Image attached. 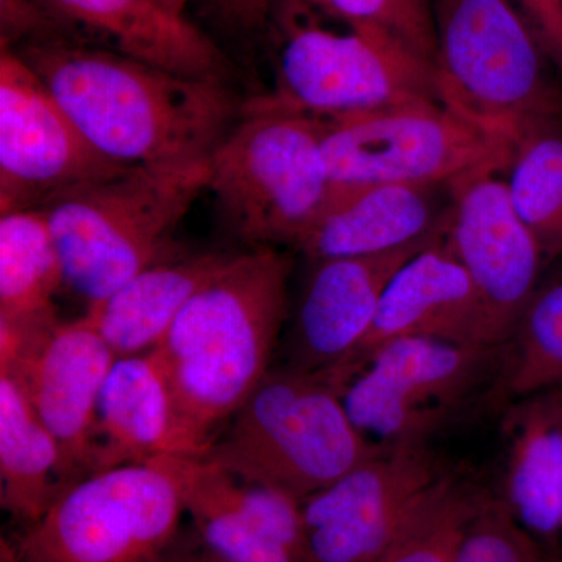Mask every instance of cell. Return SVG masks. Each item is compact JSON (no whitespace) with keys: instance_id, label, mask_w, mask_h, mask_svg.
<instances>
[{"instance_id":"6da1fadb","label":"cell","mask_w":562,"mask_h":562,"mask_svg":"<svg viewBox=\"0 0 562 562\" xmlns=\"http://www.w3.org/2000/svg\"><path fill=\"white\" fill-rule=\"evenodd\" d=\"M10 47L88 143L124 168L209 162L241 117L244 101L231 85L180 76L63 33Z\"/></svg>"},{"instance_id":"7a4b0ae2","label":"cell","mask_w":562,"mask_h":562,"mask_svg":"<svg viewBox=\"0 0 562 562\" xmlns=\"http://www.w3.org/2000/svg\"><path fill=\"white\" fill-rule=\"evenodd\" d=\"M294 258L279 247L233 255L192 295L157 351L181 427L205 458L272 369L291 316Z\"/></svg>"},{"instance_id":"3957f363","label":"cell","mask_w":562,"mask_h":562,"mask_svg":"<svg viewBox=\"0 0 562 562\" xmlns=\"http://www.w3.org/2000/svg\"><path fill=\"white\" fill-rule=\"evenodd\" d=\"M209 187V162L136 166L79 184L43 206L65 288L87 306L140 272L184 255L173 241Z\"/></svg>"},{"instance_id":"277c9868","label":"cell","mask_w":562,"mask_h":562,"mask_svg":"<svg viewBox=\"0 0 562 562\" xmlns=\"http://www.w3.org/2000/svg\"><path fill=\"white\" fill-rule=\"evenodd\" d=\"M439 101L520 149L562 128L549 55L513 0H431ZM554 66V65H553Z\"/></svg>"},{"instance_id":"5b68a950","label":"cell","mask_w":562,"mask_h":562,"mask_svg":"<svg viewBox=\"0 0 562 562\" xmlns=\"http://www.w3.org/2000/svg\"><path fill=\"white\" fill-rule=\"evenodd\" d=\"M382 447L358 430L339 387L281 364L233 414L205 460L302 503Z\"/></svg>"},{"instance_id":"8992f818","label":"cell","mask_w":562,"mask_h":562,"mask_svg":"<svg viewBox=\"0 0 562 562\" xmlns=\"http://www.w3.org/2000/svg\"><path fill=\"white\" fill-rule=\"evenodd\" d=\"M272 87L249 109L322 117L435 98L432 65L390 33L283 0L271 31Z\"/></svg>"},{"instance_id":"52a82bcc","label":"cell","mask_w":562,"mask_h":562,"mask_svg":"<svg viewBox=\"0 0 562 562\" xmlns=\"http://www.w3.org/2000/svg\"><path fill=\"white\" fill-rule=\"evenodd\" d=\"M330 188L316 121L244 106L209 161L222 227L247 249L301 241Z\"/></svg>"},{"instance_id":"ba28073f","label":"cell","mask_w":562,"mask_h":562,"mask_svg":"<svg viewBox=\"0 0 562 562\" xmlns=\"http://www.w3.org/2000/svg\"><path fill=\"white\" fill-rule=\"evenodd\" d=\"M184 514V460L122 465L69 484L13 543L21 562H166Z\"/></svg>"},{"instance_id":"9c48e42d","label":"cell","mask_w":562,"mask_h":562,"mask_svg":"<svg viewBox=\"0 0 562 562\" xmlns=\"http://www.w3.org/2000/svg\"><path fill=\"white\" fill-rule=\"evenodd\" d=\"M330 187L449 184L479 169H509L516 149L439 99L313 117Z\"/></svg>"},{"instance_id":"30bf717a","label":"cell","mask_w":562,"mask_h":562,"mask_svg":"<svg viewBox=\"0 0 562 562\" xmlns=\"http://www.w3.org/2000/svg\"><path fill=\"white\" fill-rule=\"evenodd\" d=\"M506 346L469 347L441 339L398 338L379 347L344 390L362 435L383 446L428 443L471 402Z\"/></svg>"},{"instance_id":"8fae6325","label":"cell","mask_w":562,"mask_h":562,"mask_svg":"<svg viewBox=\"0 0 562 562\" xmlns=\"http://www.w3.org/2000/svg\"><path fill=\"white\" fill-rule=\"evenodd\" d=\"M446 471L428 443L383 446L302 502L308 562H376Z\"/></svg>"},{"instance_id":"7c38bea8","label":"cell","mask_w":562,"mask_h":562,"mask_svg":"<svg viewBox=\"0 0 562 562\" xmlns=\"http://www.w3.org/2000/svg\"><path fill=\"white\" fill-rule=\"evenodd\" d=\"M125 169L99 154L10 46L0 50V214Z\"/></svg>"},{"instance_id":"4fadbf2b","label":"cell","mask_w":562,"mask_h":562,"mask_svg":"<svg viewBox=\"0 0 562 562\" xmlns=\"http://www.w3.org/2000/svg\"><path fill=\"white\" fill-rule=\"evenodd\" d=\"M116 360L85 316L29 335L0 333V368L18 376L60 447L65 487L91 475L99 401Z\"/></svg>"},{"instance_id":"5bb4252c","label":"cell","mask_w":562,"mask_h":562,"mask_svg":"<svg viewBox=\"0 0 562 562\" xmlns=\"http://www.w3.org/2000/svg\"><path fill=\"white\" fill-rule=\"evenodd\" d=\"M508 169L486 168L450 181L442 243L471 277L492 321L512 341L538 290L542 251L514 206Z\"/></svg>"},{"instance_id":"9a60e30c","label":"cell","mask_w":562,"mask_h":562,"mask_svg":"<svg viewBox=\"0 0 562 562\" xmlns=\"http://www.w3.org/2000/svg\"><path fill=\"white\" fill-rule=\"evenodd\" d=\"M442 228L383 254L312 261L288 330L283 364L325 376L342 391L344 369L368 335L387 284Z\"/></svg>"},{"instance_id":"2e32d148","label":"cell","mask_w":562,"mask_h":562,"mask_svg":"<svg viewBox=\"0 0 562 562\" xmlns=\"http://www.w3.org/2000/svg\"><path fill=\"white\" fill-rule=\"evenodd\" d=\"M408 336L469 347L508 344L492 321L471 277L443 246L442 233L431 246L406 262L387 284L368 335L344 369L342 394L373 351Z\"/></svg>"},{"instance_id":"e0dca14e","label":"cell","mask_w":562,"mask_h":562,"mask_svg":"<svg viewBox=\"0 0 562 562\" xmlns=\"http://www.w3.org/2000/svg\"><path fill=\"white\" fill-rule=\"evenodd\" d=\"M54 25L83 29L106 49L180 76L231 85L233 65L213 36L161 0H35Z\"/></svg>"},{"instance_id":"ac0fdd59","label":"cell","mask_w":562,"mask_h":562,"mask_svg":"<svg viewBox=\"0 0 562 562\" xmlns=\"http://www.w3.org/2000/svg\"><path fill=\"white\" fill-rule=\"evenodd\" d=\"M205 460L181 427L157 349L117 358L99 401L92 473L160 460Z\"/></svg>"},{"instance_id":"d6986e66","label":"cell","mask_w":562,"mask_h":562,"mask_svg":"<svg viewBox=\"0 0 562 562\" xmlns=\"http://www.w3.org/2000/svg\"><path fill=\"white\" fill-rule=\"evenodd\" d=\"M447 184L371 183L330 187L312 227L295 244L310 261L366 257L408 246L439 232Z\"/></svg>"},{"instance_id":"ffe728a7","label":"cell","mask_w":562,"mask_h":562,"mask_svg":"<svg viewBox=\"0 0 562 562\" xmlns=\"http://www.w3.org/2000/svg\"><path fill=\"white\" fill-rule=\"evenodd\" d=\"M502 498L543 546L562 535V387L516 398L503 422Z\"/></svg>"},{"instance_id":"44dd1931","label":"cell","mask_w":562,"mask_h":562,"mask_svg":"<svg viewBox=\"0 0 562 562\" xmlns=\"http://www.w3.org/2000/svg\"><path fill=\"white\" fill-rule=\"evenodd\" d=\"M233 255L203 251L158 262L109 297L87 306L83 316L116 358L149 353L160 347L192 295L214 279Z\"/></svg>"},{"instance_id":"7402d4cb","label":"cell","mask_w":562,"mask_h":562,"mask_svg":"<svg viewBox=\"0 0 562 562\" xmlns=\"http://www.w3.org/2000/svg\"><path fill=\"white\" fill-rule=\"evenodd\" d=\"M65 490L60 447L10 369L0 368V505L25 528Z\"/></svg>"},{"instance_id":"603a6c76","label":"cell","mask_w":562,"mask_h":562,"mask_svg":"<svg viewBox=\"0 0 562 562\" xmlns=\"http://www.w3.org/2000/svg\"><path fill=\"white\" fill-rule=\"evenodd\" d=\"M65 272L43 210L0 214V330L25 335L57 324Z\"/></svg>"},{"instance_id":"cb8c5ba5","label":"cell","mask_w":562,"mask_h":562,"mask_svg":"<svg viewBox=\"0 0 562 562\" xmlns=\"http://www.w3.org/2000/svg\"><path fill=\"white\" fill-rule=\"evenodd\" d=\"M184 505L202 546L228 562H308L233 495V479L206 460H184Z\"/></svg>"},{"instance_id":"d4e9b609","label":"cell","mask_w":562,"mask_h":562,"mask_svg":"<svg viewBox=\"0 0 562 562\" xmlns=\"http://www.w3.org/2000/svg\"><path fill=\"white\" fill-rule=\"evenodd\" d=\"M506 350L503 382L514 401L562 386V279L536 290Z\"/></svg>"},{"instance_id":"484cf974","label":"cell","mask_w":562,"mask_h":562,"mask_svg":"<svg viewBox=\"0 0 562 562\" xmlns=\"http://www.w3.org/2000/svg\"><path fill=\"white\" fill-rule=\"evenodd\" d=\"M506 180L543 260L562 257V128L520 147Z\"/></svg>"},{"instance_id":"4316f807","label":"cell","mask_w":562,"mask_h":562,"mask_svg":"<svg viewBox=\"0 0 562 562\" xmlns=\"http://www.w3.org/2000/svg\"><path fill=\"white\" fill-rule=\"evenodd\" d=\"M484 492L447 472L376 562H454Z\"/></svg>"},{"instance_id":"83f0119b","label":"cell","mask_w":562,"mask_h":562,"mask_svg":"<svg viewBox=\"0 0 562 562\" xmlns=\"http://www.w3.org/2000/svg\"><path fill=\"white\" fill-rule=\"evenodd\" d=\"M333 20L390 33L414 54L435 63L436 31L431 0H291Z\"/></svg>"},{"instance_id":"f1b7e54d","label":"cell","mask_w":562,"mask_h":562,"mask_svg":"<svg viewBox=\"0 0 562 562\" xmlns=\"http://www.w3.org/2000/svg\"><path fill=\"white\" fill-rule=\"evenodd\" d=\"M454 562H560L517 522L501 498L484 495L465 528Z\"/></svg>"},{"instance_id":"f546056e","label":"cell","mask_w":562,"mask_h":562,"mask_svg":"<svg viewBox=\"0 0 562 562\" xmlns=\"http://www.w3.org/2000/svg\"><path fill=\"white\" fill-rule=\"evenodd\" d=\"M283 0H192L199 14L228 38L246 43L269 35Z\"/></svg>"},{"instance_id":"4dcf8cb0","label":"cell","mask_w":562,"mask_h":562,"mask_svg":"<svg viewBox=\"0 0 562 562\" xmlns=\"http://www.w3.org/2000/svg\"><path fill=\"white\" fill-rule=\"evenodd\" d=\"M531 25L542 49L562 70V0H513Z\"/></svg>"},{"instance_id":"1f68e13d","label":"cell","mask_w":562,"mask_h":562,"mask_svg":"<svg viewBox=\"0 0 562 562\" xmlns=\"http://www.w3.org/2000/svg\"><path fill=\"white\" fill-rule=\"evenodd\" d=\"M0 27L2 44L9 46L55 32L35 0H0Z\"/></svg>"},{"instance_id":"d6a6232c","label":"cell","mask_w":562,"mask_h":562,"mask_svg":"<svg viewBox=\"0 0 562 562\" xmlns=\"http://www.w3.org/2000/svg\"><path fill=\"white\" fill-rule=\"evenodd\" d=\"M166 562H228L224 558L217 557L216 553L211 552L205 546L202 549L194 550V552H181V549L176 546L172 553L169 554Z\"/></svg>"},{"instance_id":"836d02e7","label":"cell","mask_w":562,"mask_h":562,"mask_svg":"<svg viewBox=\"0 0 562 562\" xmlns=\"http://www.w3.org/2000/svg\"><path fill=\"white\" fill-rule=\"evenodd\" d=\"M0 562H21L16 549H14V543L5 538L0 541Z\"/></svg>"},{"instance_id":"e575fe53","label":"cell","mask_w":562,"mask_h":562,"mask_svg":"<svg viewBox=\"0 0 562 562\" xmlns=\"http://www.w3.org/2000/svg\"><path fill=\"white\" fill-rule=\"evenodd\" d=\"M169 10L181 16H187V10L190 9L192 0H161Z\"/></svg>"},{"instance_id":"d590c367","label":"cell","mask_w":562,"mask_h":562,"mask_svg":"<svg viewBox=\"0 0 562 562\" xmlns=\"http://www.w3.org/2000/svg\"><path fill=\"white\" fill-rule=\"evenodd\" d=\"M562 387V386H561Z\"/></svg>"}]
</instances>
